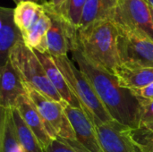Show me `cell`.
<instances>
[{"mask_svg": "<svg viewBox=\"0 0 153 152\" xmlns=\"http://www.w3.org/2000/svg\"><path fill=\"white\" fill-rule=\"evenodd\" d=\"M67 2H68V0H65V1H64V3H63V5H62V7H61V9H60L59 13H60V12L62 11V9H63V8H64V7L65 6V4H66V3H67Z\"/></svg>", "mask_w": 153, "mask_h": 152, "instance_id": "cell-29", "label": "cell"}, {"mask_svg": "<svg viewBox=\"0 0 153 152\" xmlns=\"http://www.w3.org/2000/svg\"><path fill=\"white\" fill-rule=\"evenodd\" d=\"M151 8V12H152V21H153V9L152 7H150Z\"/></svg>", "mask_w": 153, "mask_h": 152, "instance_id": "cell-30", "label": "cell"}, {"mask_svg": "<svg viewBox=\"0 0 153 152\" xmlns=\"http://www.w3.org/2000/svg\"><path fill=\"white\" fill-rule=\"evenodd\" d=\"M115 76L118 84L127 90H138L153 82V67H127L119 65Z\"/></svg>", "mask_w": 153, "mask_h": 152, "instance_id": "cell-15", "label": "cell"}, {"mask_svg": "<svg viewBox=\"0 0 153 152\" xmlns=\"http://www.w3.org/2000/svg\"><path fill=\"white\" fill-rule=\"evenodd\" d=\"M23 1H29V2H33V3H36V4H40V5H45V4H47L48 3V0H13V2L16 4H18L19 3H21V2H23Z\"/></svg>", "mask_w": 153, "mask_h": 152, "instance_id": "cell-27", "label": "cell"}, {"mask_svg": "<svg viewBox=\"0 0 153 152\" xmlns=\"http://www.w3.org/2000/svg\"><path fill=\"white\" fill-rule=\"evenodd\" d=\"M9 60L25 85L62 105L65 103L58 91L50 82L34 50L29 47L24 41H21L12 49Z\"/></svg>", "mask_w": 153, "mask_h": 152, "instance_id": "cell-4", "label": "cell"}, {"mask_svg": "<svg viewBox=\"0 0 153 152\" xmlns=\"http://www.w3.org/2000/svg\"><path fill=\"white\" fill-rule=\"evenodd\" d=\"M117 47L120 65L153 67V40L132 33L119 32Z\"/></svg>", "mask_w": 153, "mask_h": 152, "instance_id": "cell-7", "label": "cell"}, {"mask_svg": "<svg viewBox=\"0 0 153 152\" xmlns=\"http://www.w3.org/2000/svg\"><path fill=\"white\" fill-rule=\"evenodd\" d=\"M44 13V6L33 2L23 1L16 4L13 10V18L16 25L23 34L39 21Z\"/></svg>", "mask_w": 153, "mask_h": 152, "instance_id": "cell-19", "label": "cell"}, {"mask_svg": "<svg viewBox=\"0 0 153 152\" xmlns=\"http://www.w3.org/2000/svg\"><path fill=\"white\" fill-rule=\"evenodd\" d=\"M27 94L25 84L13 66L10 60L1 67L0 108L12 109L16 107L18 99Z\"/></svg>", "mask_w": 153, "mask_h": 152, "instance_id": "cell-11", "label": "cell"}, {"mask_svg": "<svg viewBox=\"0 0 153 152\" xmlns=\"http://www.w3.org/2000/svg\"><path fill=\"white\" fill-rule=\"evenodd\" d=\"M14 8H0V68L9 60L12 49L21 41L23 36L13 18Z\"/></svg>", "mask_w": 153, "mask_h": 152, "instance_id": "cell-12", "label": "cell"}, {"mask_svg": "<svg viewBox=\"0 0 153 152\" xmlns=\"http://www.w3.org/2000/svg\"><path fill=\"white\" fill-rule=\"evenodd\" d=\"M25 87L27 96L41 116L51 138L60 137L68 140H76L74 131L63 105L47 98L27 85Z\"/></svg>", "mask_w": 153, "mask_h": 152, "instance_id": "cell-6", "label": "cell"}, {"mask_svg": "<svg viewBox=\"0 0 153 152\" xmlns=\"http://www.w3.org/2000/svg\"><path fill=\"white\" fill-rule=\"evenodd\" d=\"M52 57L72 92L78 99L82 109L91 120H100L103 123L114 122L99 99L92 84L80 68H77L67 56Z\"/></svg>", "mask_w": 153, "mask_h": 152, "instance_id": "cell-3", "label": "cell"}, {"mask_svg": "<svg viewBox=\"0 0 153 152\" xmlns=\"http://www.w3.org/2000/svg\"><path fill=\"white\" fill-rule=\"evenodd\" d=\"M152 125V126H153V124H152V125Z\"/></svg>", "mask_w": 153, "mask_h": 152, "instance_id": "cell-31", "label": "cell"}, {"mask_svg": "<svg viewBox=\"0 0 153 152\" xmlns=\"http://www.w3.org/2000/svg\"><path fill=\"white\" fill-rule=\"evenodd\" d=\"M45 152H91L77 140H68L60 137L54 138Z\"/></svg>", "mask_w": 153, "mask_h": 152, "instance_id": "cell-23", "label": "cell"}, {"mask_svg": "<svg viewBox=\"0 0 153 152\" xmlns=\"http://www.w3.org/2000/svg\"><path fill=\"white\" fill-rule=\"evenodd\" d=\"M153 124V99L146 102L143 106L140 126L150 125Z\"/></svg>", "mask_w": 153, "mask_h": 152, "instance_id": "cell-24", "label": "cell"}, {"mask_svg": "<svg viewBox=\"0 0 153 152\" xmlns=\"http://www.w3.org/2000/svg\"><path fill=\"white\" fill-rule=\"evenodd\" d=\"M15 108L19 111L25 124L35 134L42 148L46 150L53 139L49 135L41 116L27 94L22 96L18 99Z\"/></svg>", "mask_w": 153, "mask_h": 152, "instance_id": "cell-13", "label": "cell"}, {"mask_svg": "<svg viewBox=\"0 0 153 152\" xmlns=\"http://www.w3.org/2000/svg\"><path fill=\"white\" fill-rule=\"evenodd\" d=\"M71 52L74 60L92 84L112 120L129 129L138 128L143 104L132 90L121 87L115 74L91 63L78 47L77 39L73 44Z\"/></svg>", "mask_w": 153, "mask_h": 152, "instance_id": "cell-1", "label": "cell"}, {"mask_svg": "<svg viewBox=\"0 0 153 152\" xmlns=\"http://www.w3.org/2000/svg\"><path fill=\"white\" fill-rule=\"evenodd\" d=\"M50 25V17L45 11L39 21L22 34L24 43L33 50H37L41 53H48L47 36Z\"/></svg>", "mask_w": 153, "mask_h": 152, "instance_id": "cell-18", "label": "cell"}, {"mask_svg": "<svg viewBox=\"0 0 153 152\" xmlns=\"http://www.w3.org/2000/svg\"><path fill=\"white\" fill-rule=\"evenodd\" d=\"M119 30L111 20L99 22L77 32V45L83 55L100 68L115 74L120 65Z\"/></svg>", "mask_w": 153, "mask_h": 152, "instance_id": "cell-2", "label": "cell"}, {"mask_svg": "<svg viewBox=\"0 0 153 152\" xmlns=\"http://www.w3.org/2000/svg\"><path fill=\"white\" fill-rule=\"evenodd\" d=\"M12 110V116L15 125L18 140L25 152H45L35 134L25 124L16 108Z\"/></svg>", "mask_w": 153, "mask_h": 152, "instance_id": "cell-20", "label": "cell"}, {"mask_svg": "<svg viewBox=\"0 0 153 152\" xmlns=\"http://www.w3.org/2000/svg\"><path fill=\"white\" fill-rule=\"evenodd\" d=\"M86 2L87 0H68L65 6L59 13L77 30L80 26Z\"/></svg>", "mask_w": 153, "mask_h": 152, "instance_id": "cell-22", "label": "cell"}, {"mask_svg": "<svg viewBox=\"0 0 153 152\" xmlns=\"http://www.w3.org/2000/svg\"><path fill=\"white\" fill-rule=\"evenodd\" d=\"M43 6L51 20L47 36L48 53L52 56H67L74 42L77 39L78 30L64 16L54 10L48 3Z\"/></svg>", "mask_w": 153, "mask_h": 152, "instance_id": "cell-8", "label": "cell"}, {"mask_svg": "<svg viewBox=\"0 0 153 152\" xmlns=\"http://www.w3.org/2000/svg\"><path fill=\"white\" fill-rule=\"evenodd\" d=\"M65 112L73 126L76 140L91 152H104L95 125L91 118L82 108L70 106L66 102L63 104Z\"/></svg>", "mask_w": 153, "mask_h": 152, "instance_id": "cell-9", "label": "cell"}, {"mask_svg": "<svg viewBox=\"0 0 153 152\" xmlns=\"http://www.w3.org/2000/svg\"><path fill=\"white\" fill-rule=\"evenodd\" d=\"M132 92L142 102V104L143 106L144 103L153 99V82L144 88L138 89V90H133Z\"/></svg>", "mask_w": 153, "mask_h": 152, "instance_id": "cell-25", "label": "cell"}, {"mask_svg": "<svg viewBox=\"0 0 153 152\" xmlns=\"http://www.w3.org/2000/svg\"><path fill=\"white\" fill-rule=\"evenodd\" d=\"M148 4H149V6L150 7H152L153 9V0H144Z\"/></svg>", "mask_w": 153, "mask_h": 152, "instance_id": "cell-28", "label": "cell"}, {"mask_svg": "<svg viewBox=\"0 0 153 152\" xmlns=\"http://www.w3.org/2000/svg\"><path fill=\"white\" fill-rule=\"evenodd\" d=\"M0 152H25L21 145L11 109L0 108Z\"/></svg>", "mask_w": 153, "mask_h": 152, "instance_id": "cell-17", "label": "cell"}, {"mask_svg": "<svg viewBox=\"0 0 153 152\" xmlns=\"http://www.w3.org/2000/svg\"><path fill=\"white\" fill-rule=\"evenodd\" d=\"M126 133L140 152H153V126L143 125L127 129Z\"/></svg>", "mask_w": 153, "mask_h": 152, "instance_id": "cell-21", "label": "cell"}, {"mask_svg": "<svg viewBox=\"0 0 153 152\" xmlns=\"http://www.w3.org/2000/svg\"><path fill=\"white\" fill-rule=\"evenodd\" d=\"M34 52L37 55L38 58L39 59L40 63L42 64L50 82L52 83L54 88L58 91L64 101L74 108L82 109L80 101L72 92L63 73L54 62L53 57L48 53H41L37 50H34Z\"/></svg>", "mask_w": 153, "mask_h": 152, "instance_id": "cell-14", "label": "cell"}, {"mask_svg": "<svg viewBox=\"0 0 153 152\" xmlns=\"http://www.w3.org/2000/svg\"><path fill=\"white\" fill-rule=\"evenodd\" d=\"M118 0H87L78 30L90 25L110 20Z\"/></svg>", "mask_w": 153, "mask_h": 152, "instance_id": "cell-16", "label": "cell"}, {"mask_svg": "<svg viewBox=\"0 0 153 152\" xmlns=\"http://www.w3.org/2000/svg\"><path fill=\"white\" fill-rule=\"evenodd\" d=\"M110 20L119 32L132 33L153 40L152 15L144 0H118Z\"/></svg>", "mask_w": 153, "mask_h": 152, "instance_id": "cell-5", "label": "cell"}, {"mask_svg": "<svg viewBox=\"0 0 153 152\" xmlns=\"http://www.w3.org/2000/svg\"><path fill=\"white\" fill-rule=\"evenodd\" d=\"M64 1H65V0H50V1H48V4H49L54 10H56V12L59 13V11H60L61 7H62V5H63Z\"/></svg>", "mask_w": 153, "mask_h": 152, "instance_id": "cell-26", "label": "cell"}, {"mask_svg": "<svg viewBox=\"0 0 153 152\" xmlns=\"http://www.w3.org/2000/svg\"><path fill=\"white\" fill-rule=\"evenodd\" d=\"M92 121L104 152H140L126 133L128 128L116 122Z\"/></svg>", "mask_w": 153, "mask_h": 152, "instance_id": "cell-10", "label": "cell"}]
</instances>
